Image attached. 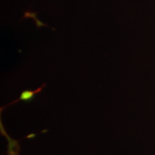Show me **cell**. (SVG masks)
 I'll use <instances>...</instances> for the list:
<instances>
[{
    "instance_id": "obj_1",
    "label": "cell",
    "mask_w": 155,
    "mask_h": 155,
    "mask_svg": "<svg viewBox=\"0 0 155 155\" xmlns=\"http://www.w3.org/2000/svg\"><path fill=\"white\" fill-rule=\"evenodd\" d=\"M1 131L5 134V137L7 140V151H6V155H19L20 153V147L19 143L16 140L11 138V136L8 134L5 131V129L3 127V125L1 123Z\"/></svg>"
}]
</instances>
